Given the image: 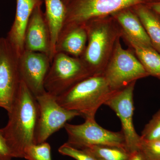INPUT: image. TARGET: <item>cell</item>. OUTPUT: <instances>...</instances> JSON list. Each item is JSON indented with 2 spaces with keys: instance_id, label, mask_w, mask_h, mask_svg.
Wrapping results in <instances>:
<instances>
[{
  "instance_id": "obj_3",
  "label": "cell",
  "mask_w": 160,
  "mask_h": 160,
  "mask_svg": "<svg viewBox=\"0 0 160 160\" xmlns=\"http://www.w3.org/2000/svg\"><path fill=\"white\" fill-rule=\"evenodd\" d=\"M112 92L104 75H94L57 97V101L63 108L77 112L85 120L95 119L98 109Z\"/></svg>"
},
{
  "instance_id": "obj_28",
  "label": "cell",
  "mask_w": 160,
  "mask_h": 160,
  "mask_svg": "<svg viewBox=\"0 0 160 160\" xmlns=\"http://www.w3.org/2000/svg\"></svg>"
},
{
  "instance_id": "obj_10",
  "label": "cell",
  "mask_w": 160,
  "mask_h": 160,
  "mask_svg": "<svg viewBox=\"0 0 160 160\" xmlns=\"http://www.w3.org/2000/svg\"><path fill=\"white\" fill-rule=\"evenodd\" d=\"M136 82L125 88L114 91L104 105L109 106L119 118L125 138L126 149L130 153L139 150L141 136L137 133L133 126V91Z\"/></svg>"
},
{
  "instance_id": "obj_22",
  "label": "cell",
  "mask_w": 160,
  "mask_h": 160,
  "mask_svg": "<svg viewBox=\"0 0 160 160\" xmlns=\"http://www.w3.org/2000/svg\"><path fill=\"white\" fill-rule=\"evenodd\" d=\"M141 139L146 141L160 139V109L146 124L142 132Z\"/></svg>"
},
{
  "instance_id": "obj_19",
  "label": "cell",
  "mask_w": 160,
  "mask_h": 160,
  "mask_svg": "<svg viewBox=\"0 0 160 160\" xmlns=\"http://www.w3.org/2000/svg\"><path fill=\"white\" fill-rule=\"evenodd\" d=\"M101 160H128L131 153L126 148L109 146H93L83 149Z\"/></svg>"
},
{
  "instance_id": "obj_18",
  "label": "cell",
  "mask_w": 160,
  "mask_h": 160,
  "mask_svg": "<svg viewBox=\"0 0 160 160\" xmlns=\"http://www.w3.org/2000/svg\"><path fill=\"white\" fill-rule=\"evenodd\" d=\"M142 24L152 45L160 54V15L145 5L132 8Z\"/></svg>"
},
{
  "instance_id": "obj_2",
  "label": "cell",
  "mask_w": 160,
  "mask_h": 160,
  "mask_svg": "<svg viewBox=\"0 0 160 160\" xmlns=\"http://www.w3.org/2000/svg\"><path fill=\"white\" fill-rule=\"evenodd\" d=\"M84 25L87 42L80 58L92 75L102 74L117 42L122 38V30L111 16L89 20Z\"/></svg>"
},
{
  "instance_id": "obj_5",
  "label": "cell",
  "mask_w": 160,
  "mask_h": 160,
  "mask_svg": "<svg viewBox=\"0 0 160 160\" xmlns=\"http://www.w3.org/2000/svg\"><path fill=\"white\" fill-rule=\"evenodd\" d=\"M92 75L80 58L58 52L52 61L44 87L47 92L58 97Z\"/></svg>"
},
{
  "instance_id": "obj_12",
  "label": "cell",
  "mask_w": 160,
  "mask_h": 160,
  "mask_svg": "<svg viewBox=\"0 0 160 160\" xmlns=\"http://www.w3.org/2000/svg\"><path fill=\"white\" fill-rule=\"evenodd\" d=\"M42 4L35 8L27 24L24 39L25 50L51 55L50 32L45 13L42 10Z\"/></svg>"
},
{
  "instance_id": "obj_9",
  "label": "cell",
  "mask_w": 160,
  "mask_h": 160,
  "mask_svg": "<svg viewBox=\"0 0 160 160\" xmlns=\"http://www.w3.org/2000/svg\"><path fill=\"white\" fill-rule=\"evenodd\" d=\"M19 57L6 38H0V107L10 112L21 82Z\"/></svg>"
},
{
  "instance_id": "obj_23",
  "label": "cell",
  "mask_w": 160,
  "mask_h": 160,
  "mask_svg": "<svg viewBox=\"0 0 160 160\" xmlns=\"http://www.w3.org/2000/svg\"><path fill=\"white\" fill-rule=\"evenodd\" d=\"M139 149L149 160H160V140L146 141L141 139Z\"/></svg>"
},
{
  "instance_id": "obj_15",
  "label": "cell",
  "mask_w": 160,
  "mask_h": 160,
  "mask_svg": "<svg viewBox=\"0 0 160 160\" xmlns=\"http://www.w3.org/2000/svg\"><path fill=\"white\" fill-rule=\"evenodd\" d=\"M110 16L117 21L123 33L138 42L152 47L142 24L132 8L123 9Z\"/></svg>"
},
{
  "instance_id": "obj_24",
  "label": "cell",
  "mask_w": 160,
  "mask_h": 160,
  "mask_svg": "<svg viewBox=\"0 0 160 160\" xmlns=\"http://www.w3.org/2000/svg\"><path fill=\"white\" fill-rule=\"evenodd\" d=\"M11 150L3 135L2 130L0 129V160H12Z\"/></svg>"
},
{
  "instance_id": "obj_8",
  "label": "cell",
  "mask_w": 160,
  "mask_h": 160,
  "mask_svg": "<svg viewBox=\"0 0 160 160\" xmlns=\"http://www.w3.org/2000/svg\"><path fill=\"white\" fill-rule=\"evenodd\" d=\"M64 128L68 135L67 143L78 149L93 146H109L126 149L122 131L112 132L104 129L95 119H86L85 122L80 125L67 123Z\"/></svg>"
},
{
  "instance_id": "obj_27",
  "label": "cell",
  "mask_w": 160,
  "mask_h": 160,
  "mask_svg": "<svg viewBox=\"0 0 160 160\" xmlns=\"http://www.w3.org/2000/svg\"><path fill=\"white\" fill-rule=\"evenodd\" d=\"M63 2H64V4H65V5L66 6H67V4H68V3H69V1H70V0H62Z\"/></svg>"
},
{
  "instance_id": "obj_13",
  "label": "cell",
  "mask_w": 160,
  "mask_h": 160,
  "mask_svg": "<svg viewBox=\"0 0 160 160\" xmlns=\"http://www.w3.org/2000/svg\"><path fill=\"white\" fill-rule=\"evenodd\" d=\"M43 2V0H16L14 22L6 38L19 58L25 51L24 36L32 11Z\"/></svg>"
},
{
  "instance_id": "obj_1",
  "label": "cell",
  "mask_w": 160,
  "mask_h": 160,
  "mask_svg": "<svg viewBox=\"0 0 160 160\" xmlns=\"http://www.w3.org/2000/svg\"><path fill=\"white\" fill-rule=\"evenodd\" d=\"M9 120L2 130L13 158H24L27 147L34 144L38 107L35 97L21 80Z\"/></svg>"
},
{
  "instance_id": "obj_16",
  "label": "cell",
  "mask_w": 160,
  "mask_h": 160,
  "mask_svg": "<svg viewBox=\"0 0 160 160\" xmlns=\"http://www.w3.org/2000/svg\"><path fill=\"white\" fill-rule=\"evenodd\" d=\"M45 4V15L50 32L51 40L50 61L55 54V46L65 18L66 7L62 0H43Z\"/></svg>"
},
{
  "instance_id": "obj_11",
  "label": "cell",
  "mask_w": 160,
  "mask_h": 160,
  "mask_svg": "<svg viewBox=\"0 0 160 160\" xmlns=\"http://www.w3.org/2000/svg\"><path fill=\"white\" fill-rule=\"evenodd\" d=\"M51 63L47 55L36 52L25 50L19 58L21 80L35 98L46 91L44 84Z\"/></svg>"
},
{
  "instance_id": "obj_21",
  "label": "cell",
  "mask_w": 160,
  "mask_h": 160,
  "mask_svg": "<svg viewBox=\"0 0 160 160\" xmlns=\"http://www.w3.org/2000/svg\"><path fill=\"white\" fill-rule=\"evenodd\" d=\"M58 152L63 155L67 156L76 160H101L86 149H78L67 142L60 146Z\"/></svg>"
},
{
  "instance_id": "obj_14",
  "label": "cell",
  "mask_w": 160,
  "mask_h": 160,
  "mask_svg": "<svg viewBox=\"0 0 160 160\" xmlns=\"http://www.w3.org/2000/svg\"><path fill=\"white\" fill-rule=\"evenodd\" d=\"M87 34L84 25L60 32L55 46V54L62 52L80 58L86 49Z\"/></svg>"
},
{
  "instance_id": "obj_26",
  "label": "cell",
  "mask_w": 160,
  "mask_h": 160,
  "mask_svg": "<svg viewBox=\"0 0 160 160\" xmlns=\"http://www.w3.org/2000/svg\"><path fill=\"white\" fill-rule=\"evenodd\" d=\"M145 5L160 15V0H154Z\"/></svg>"
},
{
  "instance_id": "obj_6",
  "label": "cell",
  "mask_w": 160,
  "mask_h": 160,
  "mask_svg": "<svg viewBox=\"0 0 160 160\" xmlns=\"http://www.w3.org/2000/svg\"><path fill=\"white\" fill-rule=\"evenodd\" d=\"M120 39L103 72L112 91L125 88L132 82L149 76L142 64L131 49L122 47Z\"/></svg>"
},
{
  "instance_id": "obj_20",
  "label": "cell",
  "mask_w": 160,
  "mask_h": 160,
  "mask_svg": "<svg viewBox=\"0 0 160 160\" xmlns=\"http://www.w3.org/2000/svg\"><path fill=\"white\" fill-rule=\"evenodd\" d=\"M24 158L27 160H52L50 145L46 142L32 144L25 150Z\"/></svg>"
},
{
  "instance_id": "obj_17",
  "label": "cell",
  "mask_w": 160,
  "mask_h": 160,
  "mask_svg": "<svg viewBox=\"0 0 160 160\" xmlns=\"http://www.w3.org/2000/svg\"><path fill=\"white\" fill-rule=\"evenodd\" d=\"M122 38L129 46L149 76L160 79V54L152 46L138 42L125 33Z\"/></svg>"
},
{
  "instance_id": "obj_25",
  "label": "cell",
  "mask_w": 160,
  "mask_h": 160,
  "mask_svg": "<svg viewBox=\"0 0 160 160\" xmlns=\"http://www.w3.org/2000/svg\"><path fill=\"white\" fill-rule=\"evenodd\" d=\"M128 160H149L141 150L132 152Z\"/></svg>"
},
{
  "instance_id": "obj_7",
  "label": "cell",
  "mask_w": 160,
  "mask_h": 160,
  "mask_svg": "<svg viewBox=\"0 0 160 160\" xmlns=\"http://www.w3.org/2000/svg\"><path fill=\"white\" fill-rule=\"evenodd\" d=\"M38 107V118L36 128L34 144L46 142L49 137L62 129L68 121L80 115L77 111L62 107L57 97L46 91L36 97Z\"/></svg>"
},
{
  "instance_id": "obj_4",
  "label": "cell",
  "mask_w": 160,
  "mask_h": 160,
  "mask_svg": "<svg viewBox=\"0 0 160 160\" xmlns=\"http://www.w3.org/2000/svg\"><path fill=\"white\" fill-rule=\"evenodd\" d=\"M154 0H70L62 31L82 26L89 20L108 16Z\"/></svg>"
}]
</instances>
